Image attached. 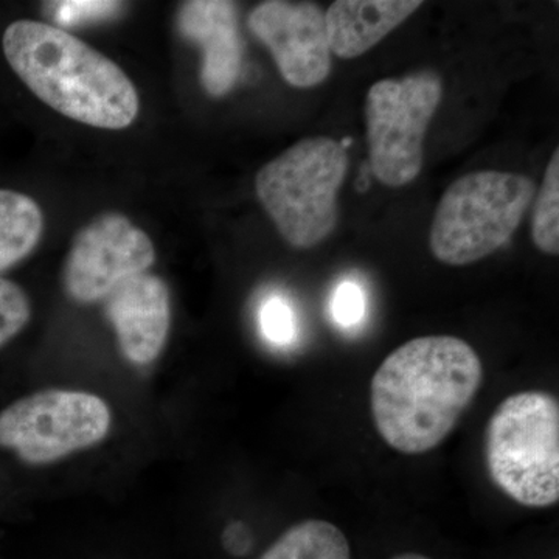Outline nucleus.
<instances>
[{
  "label": "nucleus",
  "instance_id": "nucleus-1",
  "mask_svg": "<svg viewBox=\"0 0 559 559\" xmlns=\"http://www.w3.org/2000/svg\"><path fill=\"white\" fill-rule=\"evenodd\" d=\"M484 366L468 342L417 337L382 360L370 382L374 428L392 450L426 454L440 447L471 406Z\"/></svg>",
  "mask_w": 559,
  "mask_h": 559
},
{
  "label": "nucleus",
  "instance_id": "nucleus-2",
  "mask_svg": "<svg viewBox=\"0 0 559 559\" xmlns=\"http://www.w3.org/2000/svg\"><path fill=\"white\" fill-rule=\"evenodd\" d=\"M10 68L62 116L102 130H123L139 114L134 84L108 57L53 25L21 20L7 27Z\"/></svg>",
  "mask_w": 559,
  "mask_h": 559
},
{
  "label": "nucleus",
  "instance_id": "nucleus-3",
  "mask_svg": "<svg viewBox=\"0 0 559 559\" xmlns=\"http://www.w3.org/2000/svg\"><path fill=\"white\" fill-rule=\"evenodd\" d=\"M488 476L513 502L549 509L559 500V403L543 390L513 393L485 429Z\"/></svg>",
  "mask_w": 559,
  "mask_h": 559
},
{
  "label": "nucleus",
  "instance_id": "nucleus-4",
  "mask_svg": "<svg viewBox=\"0 0 559 559\" xmlns=\"http://www.w3.org/2000/svg\"><path fill=\"white\" fill-rule=\"evenodd\" d=\"M348 154L337 140H299L255 176L257 197L285 241L311 249L336 229Z\"/></svg>",
  "mask_w": 559,
  "mask_h": 559
},
{
  "label": "nucleus",
  "instance_id": "nucleus-5",
  "mask_svg": "<svg viewBox=\"0 0 559 559\" xmlns=\"http://www.w3.org/2000/svg\"><path fill=\"white\" fill-rule=\"evenodd\" d=\"M536 191L535 180L518 173L481 170L454 180L430 224V252L450 266L487 259L511 240Z\"/></svg>",
  "mask_w": 559,
  "mask_h": 559
},
{
  "label": "nucleus",
  "instance_id": "nucleus-6",
  "mask_svg": "<svg viewBox=\"0 0 559 559\" xmlns=\"http://www.w3.org/2000/svg\"><path fill=\"white\" fill-rule=\"evenodd\" d=\"M443 98L433 70L377 81L367 92L366 124L370 167L390 189L417 180L425 162L426 131Z\"/></svg>",
  "mask_w": 559,
  "mask_h": 559
},
{
  "label": "nucleus",
  "instance_id": "nucleus-7",
  "mask_svg": "<svg viewBox=\"0 0 559 559\" xmlns=\"http://www.w3.org/2000/svg\"><path fill=\"white\" fill-rule=\"evenodd\" d=\"M110 423L108 403L94 393L40 390L0 412V448L27 465H50L100 443Z\"/></svg>",
  "mask_w": 559,
  "mask_h": 559
},
{
  "label": "nucleus",
  "instance_id": "nucleus-8",
  "mask_svg": "<svg viewBox=\"0 0 559 559\" xmlns=\"http://www.w3.org/2000/svg\"><path fill=\"white\" fill-rule=\"evenodd\" d=\"M156 250L127 216L106 213L76 234L62 271V285L80 304L100 301L124 280L148 272Z\"/></svg>",
  "mask_w": 559,
  "mask_h": 559
},
{
  "label": "nucleus",
  "instance_id": "nucleus-9",
  "mask_svg": "<svg viewBox=\"0 0 559 559\" xmlns=\"http://www.w3.org/2000/svg\"><path fill=\"white\" fill-rule=\"evenodd\" d=\"M250 32L271 50L286 83L310 90L329 79L331 49L325 11L318 3L267 0L249 14Z\"/></svg>",
  "mask_w": 559,
  "mask_h": 559
},
{
  "label": "nucleus",
  "instance_id": "nucleus-10",
  "mask_svg": "<svg viewBox=\"0 0 559 559\" xmlns=\"http://www.w3.org/2000/svg\"><path fill=\"white\" fill-rule=\"evenodd\" d=\"M124 358L150 364L159 358L171 323L170 290L157 275L124 280L103 299Z\"/></svg>",
  "mask_w": 559,
  "mask_h": 559
},
{
  "label": "nucleus",
  "instance_id": "nucleus-11",
  "mask_svg": "<svg viewBox=\"0 0 559 559\" xmlns=\"http://www.w3.org/2000/svg\"><path fill=\"white\" fill-rule=\"evenodd\" d=\"M178 28L202 50L201 83L210 97H224L240 79L242 40L237 3L190 0L180 5Z\"/></svg>",
  "mask_w": 559,
  "mask_h": 559
},
{
  "label": "nucleus",
  "instance_id": "nucleus-12",
  "mask_svg": "<svg viewBox=\"0 0 559 559\" xmlns=\"http://www.w3.org/2000/svg\"><path fill=\"white\" fill-rule=\"evenodd\" d=\"M423 7L419 0H337L325 11L331 53L362 57Z\"/></svg>",
  "mask_w": 559,
  "mask_h": 559
},
{
  "label": "nucleus",
  "instance_id": "nucleus-13",
  "mask_svg": "<svg viewBox=\"0 0 559 559\" xmlns=\"http://www.w3.org/2000/svg\"><path fill=\"white\" fill-rule=\"evenodd\" d=\"M43 230L38 202L20 191L0 189V274L31 255Z\"/></svg>",
  "mask_w": 559,
  "mask_h": 559
},
{
  "label": "nucleus",
  "instance_id": "nucleus-14",
  "mask_svg": "<svg viewBox=\"0 0 559 559\" xmlns=\"http://www.w3.org/2000/svg\"><path fill=\"white\" fill-rule=\"evenodd\" d=\"M259 559H352V546L337 525L307 520L286 530Z\"/></svg>",
  "mask_w": 559,
  "mask_h": 559
},
{
  "label": "nucleus",
  "instance_id": "nucleus-15",
  "mask_svg": "<svg viewBox=\"0 0 559 559\" xmlns=\"http://www.w3.org/2000/svg\"><path fill=\"white\" fill-rule=\"evenodd\" d=\"M532 238L547 255L559 253V150L551 154L543 183L533 200Z\"/></svg>",
  "mask_w": 559,
  "mask_h": 559
},
{
  "label": "nucleus",
  "instance_id": "nucleus-16",
  "mask_svg": "<svg viewBox=\"0 0 559 559\" xmlns=\"http://www.w3.org/2000/svg\"><path fill=\"white\" fill-rule=\"evenodd\" d=\"M32 318L27 293L17 283L0 278V347L16 337Z\"/></svg>",
  "mask_w": 559,
  "mask_h": 559
},
{
  "label": "nucleus",
  "instance_id": "nucleus-17",
  "mask_svg": "<svg viewBox=\"0 0 559 559\" xmlns=\"http://www.w3.org/2000/svg\"><path fill=\"white\" fill-rule=\"evenodd\" d=\"M260 326L264 340L277 347H288L296 341V312L285 297L272 296L264 301L260 310Z\"/></svg>",
  "mask_w": 559,
  "mask_h": 559
},
{
  "label": "nucleus",
  "instance_id": "nucleus-18",
  "mask_svg": "<svg viewBox=\"0 0 559 559\" xmlns=\"http://www.w3.org/2000/svg\"><path fill=\"white\" fill-rule=\"evenodd\" d=\"M331 318L341 326L349 330L358 326L367 314V296L358 283L345 280L334 289L330 300Z\"/></svg>",
  "mask_w": 559,
  "mask_h": 559
},
{
  "label": "nucleus",
  "instance_id": "nucleus-19",
  "mask_svg": "<svg viewBox=\"0 0 559 559\" xmlns=\"http://www.w3.org/2000/svg\"><path fill=\"white\" fill-rule=\"evenodd\" d=\"M51 7V14L64 24L76 22L103 20L105 16L116 13L120 9L119 2H53L44 3Z\"/></svg>",
  "mask_w": 559,
  "mask_h": 559
},
{
  "label": "nucleus",
  "instance_id": "nucleus-20",
  "mask_svg": "<svg viewBox=\"0 0 559 559\" xmlns=\"http://www.w3.org/2000/svg\"><path fill=\"white\" fill-rule=\"evenodd\" d=\"M390 559H430L421 554H414V551H406V554H399Z\"/></svg>",
  "mask_w": 559,
  "mask_h": 559
}]
</instances>
